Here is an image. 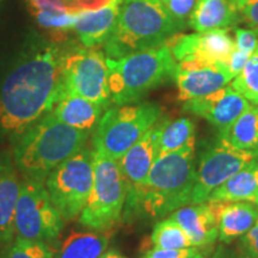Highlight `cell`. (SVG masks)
I'll list each match as a JSON object with an SVG mask.
<instances>
[{"label":"cell","mask_w":258,"mask_h":258,"mask_svg":"<svg viewBox=\"0 0 258 258\" xmlns=\"http://www.w3.org/2000/svg\"><path fill=\"white\" fill-rule=\"evenodd\" d=\"M66 50L43 47L16 64L0 86V129L19 135L67 95L62 63Z\"/></svg>","instance_id":"obj_1"},{"label":"cell","mask_w":258,"mask_h":258,"mask_svg":"<svg viewBox=\"0 0 258 258\" xmlns=\"http://www.w3.org/2000/svg\"><path fill=\"white\" fill-rule=\"evenodd\" d=\"M195 180V141H192L178 151L158 157L144 185L125 205L151 218H163L191 203Z\"/></svg>","instance_id":"obj_2"},{"label":"cell","mask_w":258,"mask_h":258,"mask_svg":"<svg viewBox=\"0 0 258 258\" xmlns=\"http://www.w3.org/2000/svg\"><path fill=\"white\" fill-rule=\"evenodd\" d=\"M89 132L56 120L50 112L19 134L14 160L24 177L42 180L84 148Z\"/></svg>","instance_id":"obj_3"},{"label":"cell","mask_w":258,"mask_h":258,"mask_svg":"<svg viewBox=\"0 0 258 258\" xmlns=\"http://www.w3.org/2000/svg\"><path fill=\"white\" fill-rule=\"evenodd\" d=\"M161 0H122L117 22L103 47L109 59L159 47L180 30Z\"/></svg>","instance_id":"obj_4"},{"label":"cell","mask_w":258,"mask_h":258,"mask_svg":"<svg viewBox=\"0 0 258 258\" xmlns=\"http://www.w3.org/2000/svg\"><path fill=\"white\" fill-rule=\"evenodd\" d=\"M176 63L166 43L118 59L106 57L111 102L116 105L138 102L151 90L172 79Z\"/></svg>","instance_id":"obj_5"},{"label":"cell","mask_w":258,"mask_h":258,"mask_svg":"<svg viewBox=\"0 0 258 258\" xmlns=\"http://www.w3.org/2000/svg\"><path fill=\"white\" fill-rule=\"evenodd\" d=\"M128 189L118 161L101 151H93V183L80 224L95 231H105L121 220Z\"/></svg>","instance_id":"obj_6"},{"label":"cell","mask_w":258,"mask_h":258,"mask_svg":"<svg viewBox=\"0 0 258 258\" xmlns=\"http://www.w3.org/2000/svg\"><path fill=\"white\" fill-rule=\"evenodd\" d=\"M161 108L154 103L116 105L102 115L93 135L95 150L118 160L160 120Z\"/></svg>","instance_id":"obj_7"},{"label":"cell","mask_w":258,"mask_h":258,"mask_svg":"<svg viewBox=\"0 0 258 258\" xmlns=\"http://www.w3.org/2000/svg\"><path fill=\"white\" fill-rule=\"evenodd\" d=\"M93 183V151L82 148L49 173L46 188L63 221L78 218Z\"/></svg>","instance_id":"obj_8"},{"label":"cell","mask_w":258,"mask_h":258,"mask_svg":"<svg viewBox=\"0 0 258 258\" xmlns=\"http://www.w3.org/2000/svg\"><path fill=\"white\" fill-rule=\"evenodd\" d=\"M62 227L63 219L51 202L46 183L24 177L15 214L17 237L50 241L59 237Z\"/></svg>","instance_id":"obj_9"},{"label":"cell","mask_w":258,"mask_h":258,"mask_svg":"<svg viewBox=\"0 0 258 258\" xmlns=\"http://www.w3.org/2000/svg\"><path fill=\"white\" fill-rule=\"evenodd\" d=\"M66 92L106 108L111 103L106 55L98 48L67 50L62 63Z\"/></svg>","instance_id":"obj_10"},{"label":"cell","mask_w":258,"mask_h":258,"mask_svg":"<svg viewBox=\"0 0 258 258\" xmlns=\"http://www.w3.org/2000/svg\"><path fill=\"white\" fill-rule=\"evenodd\" d=\"M257 158L258 151L238 150L218 138L200 158L191 203L207 201L215 189Z\"/></svg>","instance_id":"obj_11"},{"label":"cell","mask_w":258,"mask_h":258,"mask_svg":"<svg viewBox=\"0 0 258 258\" xmlns=\"http://www.w3.org/2000/svg\"><path fill=\"white\" fill-rule=\"evenodd\" d=\"M172 79L178 90V101L188 102L224 88L234 77L226 63L189 59L176 63Z\"/></svg>","instance_id":"obj_12"},{"label":"cell","mask_w":258,"mask_h":258,"mask_svg":"<svg viewBox=\"0 0 258 258\" xmlns=\"http://www.w3.org/2000/svg\"><path fill=\"white\" fill-rule=\"evenodd\" d=\"M175 60L198 59L209 62L228 63L234 50V38L228 29L202 31L195 34H177L166 41Z\"/></svg>","instance_id":"obj_13"},{"label":"cell","mask_w":258,"mask_h":258,"mask_svg":"<svg viewBox=\"0 0 258 258\" xmlns=\"http://www.w3.org/2000/svg\"><path fill=\"white\" fill-rule=\"evenodd\" d=\"M250 105V102L232 86H224L201 98L184 102V110L205 118L219 132H222Z\"/></svg>","instance_id":"obj_14"},{"label":"cell","mask_w":258,"mask_h":258,"mask_svg":"<svg viewBox=\"0 0 258 258\" xmlns=\"http://www.w3.org/2000/svg\"><path fill=\"white\" fill-rule=\"evenodd\" d=\"M164 121H158L134 146L118 159V165L127 183V200L137 195L145 180L147 179L151 167L159 154V138Z\"/></svg>","instance_id":"obj_15"},{"label":"cell","mask_w":258,"mask_h":258,"mask_svg":"<svg viewBox=\"0 0 258 258\" xmlns=\"http://www.w3.org/2000/svg\"><path fill=\"white\" fill-rule=\"evenodd\" d=\"M169 218L184 230L192 247L211 246L219 238L218 218L207 201L180 207Z\"/></svg>","instance_id":"obj_16"},{"label":"cell","mask_w":258,"mask_h":258,"mask_svg":"<svg viewBox=\"0 0 258 258\" xmlns=\"http://www.w3.org/2000/svg\"><path fill=\"white\" fill-rule=\"evenodd\" d=\"M218 218L219 239L228 244L243 237L258 219V206L250 201H207Z\"/></svg>","instance_id":"obj_17"},{"label":"cell","mask_w":258,"mask_h":258,"mask_svg":"<svg viewBox=\"0 0 258 258\" xmlns=\"http://www.w3.org/2000/svg\"><path fill=\"white\" fill-rule=\"evenodd\" d=\"M121 3L122 0H112L110 4L101 9L83 12L78 16L73 31L83 47L98 48L105 43L117 22Z\"/></svg>","instance_id":"obj_18"},{"label":"cell","mask_w":258,"mask_h":258,"mask_svg":"<svg viewBox=\"0 0 258 258\" xmlns=\"http://www.w3.org/2000/svg\"><path fill=\"white\" fill-rule=\"evenodd\" d=\"M21 192V182L11 158L0 154V245L14 240L16 207Z\"/></svg>","instance_id":"obj_19"},{"label":"cell","mask_w":258,"mask_h":258,"mask_svg":"<svg viewBox=\"0 0 258 258\" xmlns=\"http://www.w3.org/2000/svg\"><path fill=\"white\" fill-rule=\"evenodd\" d=\"M240 21L232 0H196L188 25L195 31L230 29Z\"/></svg>","instance_id":"obj_20"},{"label":"cell","mask_w":258,"mask_h":258,"mask_svg":"<svg viewBox=\"0 0 258 258\" xmlns=\"http://www.w3.org/2000/svg\"><path fill=\"white\" fill-rule=\"evenodd\" d=\"M103 109V106L89 99L67 93L49 112L64 124L84 132H90L98 124Z\"/></svg>","instance_id":"obj_21"},{"label":"cell","mask_w":258,"mask_h":258,"mask_svg":"<svg viewBox=\"0 0 258 258\" xmlns=\"http://www.w3.org/2000/svg\"><path fill=\"white\" fill-rule=\"evenodd\" d=\"M258 194V158L251 161L211 194L207 201H256Z\"/></svg>","instance_id":"obj_22"},{"label":"cell","mask_w":258,"mask_h":258,"mask_svg":"<svg viewBox=\"0 0 258 258\" xmlns=\"http://www.w3.org/2000/svg\"><path fill=\"white\" fill-rule=\"evenodd\" d=\"M218 138L238 150L258 151V108L250 105L239 117Z\"/></svg>","instance_id":"obj_23"},{"label":"cell","mask_w":258,"mask_h":258,"mask_svg":"<svg viewBox=\"0 0 258 258\" xmlns=\"http://www.w3.org/2000/svg\"><path fill=\"white\" fill-rule=\"evenodd\" d=\"M101 232H73L61 244L55 258H99L110 239Z\"/></svg>","instance_id":"obj_24"},{"label":"cell","mask_w":258,"mask_h":258,"mask_svg":"<svg viewBox=\"0 0 258 258\" xmlns=\"http://www.w3.org/2000/svg\"><path fill=\"white\" fill-rule=\"evenodd\" d=\"M192 141H195V124L190 118L182 117L172 122L165 120L159 138L158 157L178 151Z\"/></svg>","instance_id":"obj_25"},{"label":"cell","mask_w":258,"mask_h":258,"mask_svg":"<svg viewBox=\"0 0 258 258\" xmlns=\"http://www.w3.org/2000/svg\"><path fill=\"white\" fill-rule=\"evenodd\" d=\"M151 243L158 249L180 250L192 247L184 230L170 218L156 224L151 235Z\"/></svg>","instance_id":"obj_26"},{"label":"cell","mask_w":258,"mask_h":258,"mask_svg":"<svg viewBox=\"0 0 258 258\" xmlns=\"http://www.w3.org/2000/svg\"><path fill=\"white\" fill-rule=\"evenodd\" d=\"M29 10H48L70 15L98 10L110 4L112 0H24Z\"/></svg>","instance_id":"obj_27"},{"label":"cell","mask_w":258,"mask_h":258,"mask_svg":"<svg viewBox=\"0 0 258 258\" xmlns=\"http://www.w3.org/2000/svg\"><path fill=\"white\" fill-rule=\"evenodd\" d=\"M231 86L252 105H258V46Z\"/></svg>","instance_id":"obj_28"},{"label":"cell","mask_w":258,"mask_h":258,"mask_svg":"<svg viewBox=\"0 0 258 258\" xmlns=\"http://www.w3.org/2000/svg\"><path fill=\"white\" fill-rule=\"evenodd\" d=\"M3 258H55L49 246L40 240L16 237L3 253Z\"/></svg>","instance_id":"obj_29"},{"label":"cell","mask_w":258,"mask_h":258,"mask_svg":"<svg viewBox=\"0 0 258 258\" xmlns=\"http://www.w3.org/2000/svg\"><path fill=\"white\" fill-rule=\"evenodd\" d=\"M38 25L56 34H66L73 30L79 15L62 14V12L48 11V10H30Z\"/></svg>","instance_id":"obj_30"},{"label":"cell","mask_w":258,"mask_h":258,"mask_svg":"<svg viewBox=\"0 0 258 258\" xmlns=\"http://www.w3.org/2000/svg\"><path fill=\"white\" fill-rule=\"evenodd\" d=\"M161 3L171 17L183 29L188 24L189 16L195 6L196 0H161Z\"/></svg>","instance_id":"obj_31"},{"label":"cell","mask_w":258,"mask_h":258,"mask_svg":"<svg viewBox=\"0 0 258 258\" xmlns=\"http://www.w3.org/2000/svg\"><path fill=\"white\" fill-rule=\"evenodd\" d=\"M234 44L237 49L252 55V53L258 46V30L256 29L235 28Z\"/></svg>","instance_id":"obj_32"},{"label":"cell","mask_w":258,"mask_h":258,"mask_svg":"<svg viewBox=\"0 0 258 258\" xmlns=\"http://www.w3.org/2000/svg\"><path fill=\"white\" fill-rule=\"evenodd\" d=\"M240 19L258 30V0H232Z\"/></svg>","instance_id":"obj_33"},{"label":"cell","mask_w":258,"mask_h":258,"mask_svg":"<svg viewBox=\"0 0 258 258\" xmlns=\"http://www.w3.org/2000/svg\"><path fill=\"white\" fill-rule=\"evenodd\" d=\"M196 253H199L196 247H188V249L180 250L154 247V249L148 251L144 258H192Z\"/></svg>","instance_id":"obj_34"},{"label":"cell","mask_w":258,"mask_h":258,"mask_svg":"<svg viewBox=\"0 0 258 258\" xmlns=\"http://www.w3.org/2000/svg\"><path fill=\"white\" fill-rule=\"evenodd\" d=\"M241 252L258 254V219L249 231L241 237Z\"/></svg>","instance_id":"obj_35"},{"label":"cell","mask_w":258,"mask_h":258,"mask_svg":"<svg viewBox=\"0 0 258 258\" xmlns=\"http://www.w3.org/2000/svg\"><path fill=\"white\" fill-rule=\"evenodd\" d=\"M250 56H251L250 54L244 53V51L237 49V48L234 47L233 53H232L230 61H228V63H227L228 69H230L231 73L233 74L234 78L241 72V70L244 69V66L246 64L247 61H249Z\"/></svg>","instance_id":"obj_36"},{"label":"cell","mask_w":258,"mask_h":258,"mask_svg":"<svg viewBox=\"0 0 258 258\" xmlns=\"http://www.w3.org/2000/svg\"><path fill=\"white\" fill-rule=\"evenodd\" d=\"M215 253H217V258H239V254L235 251L226 249L224 245H220Z\"/></svg>","instance_id":"obj_37"},{"label":"cell","mask_w":258,"mask_h":258,"mask_svg":"<svg viewBox=\"0 0 258 258\" xmlns=\"http://www.w3.org/2000/svg\"><path fill=\"white\" fill-rule=\"evenodd\" d=\"M99 258H125V257L121 256L120 253L115 252V251H109V252H106V253H103L102 256L99 257Z\"/></svg>","instance_id":"obj_38"},{"label":"cell","mask_w":258,"mask_h":258,"mask_svg":"<svg viewBox=\"0 0 258 258\" xmlns=\"http://www.w3.org/2000/svg\"><path fill=\"white\" fill-rule=\"evenodd\" d=\"M239 254V253H238ZM239 258H258V254H252V253H244L240 252Z\"/></svg>","instance_id":"obj_39"},{"label":"cell","mask_w":258,"mask_h":258,"mask_svg":"<svg viewBox=\"0 0 258 258\" xmlns=\"http://www.w3.org/2000/svg\"><path fill=\"white\" fill-rule=\"evenodd\" d=\"M192 258H217V253H214V254H213L212 257H205V256H202V254H200V253H196L195 256H194Z\"/></svg>","instance_id":"obj_40"},{"label":"cell","mask_w":258,"mask_h":258,"mask_svg":"<svg viewBox=\"0 0 258 258\" xmlns=\"http://www.w3.org/2000/svg\"><path fill=\"white\" fill-rule=\"evenodd\" d=\"M254 203L258 206V194H257V198H256V201H254Z\"/></svg>","instance_id":"obj_41"}]
</instances>
